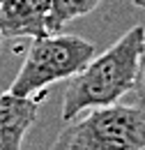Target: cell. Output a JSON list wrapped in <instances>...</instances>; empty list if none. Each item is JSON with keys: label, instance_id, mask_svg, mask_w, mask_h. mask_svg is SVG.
<instances>
[{"label": "cell", "instance_id": "obj_1", "mask_svg": "<svg viewBox=\"0 0 145 150\" xmlns=\"http://www.w3.org/2000/svg\"><path fill=\"white\" fill-rule=\"evenodd\" d=\"M143 51L145 25H134L101 56H94L85 69L69 79L62 99V118L69 122L90 109L118 104L138 83Z\"/></svg>", "mask_w": 145, "mask_h": 150}, {"label": "cell", "instance_id": "obj_2", "mask_svg": "<svg viewBox=\"0 0 145 150\" xmlns=\"http://www.w3.org/2000/svg\"><path fill=\"white\" fill-rule=\"evenodd\" d=\"M49 150H145V104L90 109L69 120Z\"/></svg>", "mask_w": 145, "mask_h": 150}, {"label": "cell", "instance_id": "obj_3", "mask_svg": "<svg viewBox=\"0 0 145 150\" xmlns=\"http://www.w3.org/2000/svg\"><path fill=\"white\" fill-rule=\"evenodd\" d=\"M94 58V44L76 35L49 33L35 37L9 90L21 97H44L46 88L69 81Z\"/></svg>", "mask_w": 145, "mask_h": 150}, {"label": "cell", "instance_id": "obj_4", "mask_svg": "<svg viewBox=\"0 0 145 150\" xmlns=\"http://www.w3.org/2000/svg\"><path fill=\"white\" fill-rule=\"evenodd\" d=\"M51 0H0V35L5 39L49 35Z\"/></svg>", "mask_w": 145, "mask_h": 150}, {"label": "cell", "instance_id": "obj_5", "mask_svg": "<svg viewBox=\"0 0 145 150\" xmlns=\"http://www.w3.org/2000/svg\"><path fill=\"white\" fill-rule=\"evenodd\" d=\"M42 97H21L12 90L0 93V150H21L32 127Z\"/></svg>", "mask_w": 145, "mask_h": 150}, {"label": "cell", "instance_id": "obj_6", "mask_svg": "<svg viewBox=\"0 0 145 150\" xmlns=\"http://www.w3.org/2000/svg\"><path fill=\"white\" fill-rule=\"evenodd\" d=\"M101 0H51L49 12V33H60L67 23L81 19L97 9Z\"/></svg>", "mask_w": 145, "mask_h": 150}, {"label": "cell", "instance_id": "obj_7", "mask_svg": "<svg viewBox=\"0 0 145 150\" xmlns=\"http://www.w3.org/2000/svg\"><path fill=\"white\" fill-rule=\"evenodd\" d=\"M136 90H141V95L145 97V51H143V60H141V72H138V83Z\"/></svg>", "mask_w": 145, "mask_h": 150}, {"label": "cell", "instance_id": "obj_8", "mask_svg": "<svg viewBox=\"0 0 145 150\" xmlns=\"http://www.w3.org/2000/svg\"><path fill=\"white\" fill-rule=\"evenodd\" d=\"M134 5L136 7H145V0H134Z\"/></svg>", "mask_w": 145, "mask_h": 150}, {"label": "cell", "instance_id": "obj_9", "mask_svg": "<svg viewBox=\"0 0 145 150\" xmlns=\"http://www.w3.org/2000/svg\"><path fill=\"white\" fill-rule=\"evenodd\" d=\"M2 39H5V37H2V35H0V44H2Z\"/></svg>", "mask_w": 145, "mask_h": 150}]
</instances>
